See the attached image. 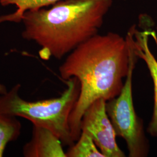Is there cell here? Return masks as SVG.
I'll return each mask as SVG.
<instances>
[{
	"instance_id": "cell-1",
	"label": "cell",
	"mask_w": 157,
	"mask_h": 157,
	"mask_svg": "<svg viewBox=\"0 0 157 157\" xmlns=\"http://www.w3.org/2000/svg\"><path fill=\"white\" fill-rule=\"evenodd\" d=\"M129 42L119 34H97L71 51L59 67L63 80L78 79L80 91L69 124L73 141L81 134V121L95 100L108 101L117 97L124 86L129 64Z\"/></svg>"
},
{
	"instance_id": "cell-8",
	"label": "cell",
	"mask_w": 157,
	"mask_h": 157,
	"mask_svg": "<svg viewBox=\"0 0 157 157\" xmlns=\"http://www.w3.org/2000/svg\"><path fill=\"white\" fill-rule=\"evenodd\" d=\"M62 1L63 0H0L2 6H16V10L13 13L0 17V23L4 22H20L26 12L52 6Z\"/></svg>"
},
{
	"instance_id": "cell-6",
	"label": "cell",
	"mask_w": 157,
	"mask_h": 157,
	"mask_svg": "<svg viewBox=\"0 0 157 157\" xmlns=\"http://www.w3.org/2000/svg\"><path fill=\"white\" fill-rule=\"evenodd\" d=\"M61 140L50 130L33 125L30 140L23 147L26 157H67Z\"/></svg>"
},
{
	"instance_id": "cell-7",
	"label": "cell",
	"mask_w": 157,
	"mask_h": 157,
	"mask_svg": "<svg viewBox=\"0 0 157 157\" xmlns=\"http://www.w3.org/2000/svg\"><path fill=\"white\" fill-rule=\"evenodd\" d=\"M148 31L140 32L134 28L133 45L136 54L146 62L151 74L154 86V108L151 121L148 127V132L157 137V61L152 54L148 45Z\"/></svg>"
},
{
	"instance_id": "cell-4",
	"label": "cell",
	"mask_w": 157,
	"mask_h": 157,
	"mask_svg": "<svg viewBox=\"0 0 157 157\" xmlns=\"http://www.w3.org/2000/svg\"><path fill=\"white\" fill-rule=\"evenodd\" d=\"M126 38L130 48L128 72L121 93L107 101L106 111L117 136L122 137L126 141L129 157H145L148 151L147 141L133 101V73L139 58L135 53L132 30H129Z\"/></svg>"
},
{
	"instance_id": "cell-5",
	"label": "cell",
	"mask_w": 157,
	"mask_h": 157,
	"mask_svg": "<svg viewBox=\"0 0 157 157\" xmlns=\"http://www.w3.org/2000/svg\"><path fill=\"white\" fill-rule=\"evenodd\" d=\"M107 101L99 98L84 111L81 121V132L84 131L94 141L105 157H124L118 147L116 133L106 111Z\"/></svg>"
},
{
	"instance_id": "cell-10",
	"label": "cell",
	"mask_w": 157,
	"mask_h": 157,
	"mask_svg": "<svg viewBox=\"0 0 157 157\" xmlns=\"http://www.w3.org/2000/svg\"><path fill=\"white\" fill-rule=\"evenodd\" d=\"M67 157H105L90 135L82 131L78 140L65 152Z\"/></svg>"
},
{
	"instance_id": "cell-2",
	"label": "cell",
	"mask_w": 157,
	"mask_h": 157,
	"mask_svg": "<svg viewBox=\"0 0 157 157\" xmlns=\"http://www.w3.org/2000/svg\"><path fill=\"white\" fill-rule=\"evenodd\" d=\"M112 0H63L26 12L21 17L23 38L39 45L42 59H60L95 35Z\"/></svg>"
},
{
	"instance_id": "cell-3",
	"label": "cell",
	"mask_w": 157,
	"mask_h": 157,
	"mask_svg": "<svg viewBox=\"0 0 157 157\" xmlns=\"http://www.w3.org/2000/svg\"><path fill=\"white\" fill-rule=\"evenodd\" d=\"M67 88L59 97L29 101L19 94L21 85L15 84L0 95V113L21 117L33 125L50 130L62 141L63 146H72L73 141L69 119L78 99L80 85L75 77L65 80Z\"/></svg>"
},
{
	"instance_id": "cell-9",
	"label": "cell",
	"mask_w": 157,
	"mask_h": 157,
	"mask_svg": "<svg viewBox=\"0 0 157 157\" xmlns=\"http://www.w3.org/2000/svg\"><path fill=\"white\" fill-rule=\"evenodd\" d=\"M17 117L0 113V157H3L8 143L17 140L22 124Z\"/></svg>"
},
{
	"instance_id": "cell-11",
	"label": "cell",
	"mask_w": 157,
	"mask_h": 157,
	"mask_svg": "<svg viewBox=\"0 0 157 157\" xmlns=\"http://www.w3.org/2000/svg\"><path fill=\"white\" fill-rule=\"evenodd\" d=\"M7 89L6 86L1 83H0V95L4 94L7 92Z\"/></svg>"
}]
</instances>
